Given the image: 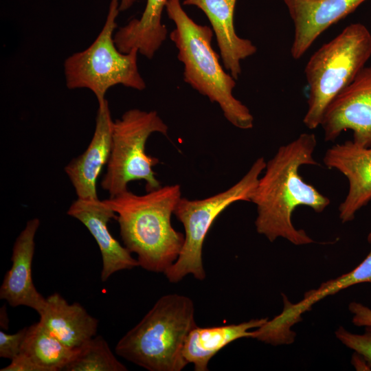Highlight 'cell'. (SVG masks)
Here are the masks:
<instances>
[{
    "mask_svg": "<svg viewBox=\"0 0 371 371\" xmlns=\"http://www.w3.org/2000/svg\"><path fill=\"white\" fill-rule=\"evenodd\" d=\"M324 165L344 175L348 191L339 206L342 223L352 221L357 212L371 202V147L348 140L330 147L323 157Z\"/></svg>",
    "mask_w": 371,
    "mask_h": 371,
    "instance_id": "8fae6325",
    "label": "cell"
},
{
    "mask_svg": "<svg viewBox=\"0 0 371 371\" xmlns=\"http://www.w3.org/2000/svg\"><path fill=\"white\" fill-rule=\"evenodd\" d=\"M27 330L25 327L13 334L0 330V357L11 360L20 353Z\"/></svg>",
    "mask_w": 371,
    "mask_h": 371,
    "instance_id": "603a6c76",
    "label": "cell"
},
{
    "mask_svg": "<svg viewBox=\"0 0 371 371\" xmlns=\"http://www.w3.org/2000/svg\"><path fill=\"white\" fill-rule=\"evenodd\" d=\"M352 313V322L357 326H371V308L359 302H352L348 306Z\"/></svg>",
    "mask_w": 371,
    "mask_h": 371,
    "instance_id": "d4e9b609",
    "label": "cell"
},
{
    "mask_svg": "<svg viewBox=\"0 0 371 371\" xmlns=\"http://www.w3.org/2000/svg\"><path fill=\"white\" fill-rule=\"evenodd\" d=\"M120 0H111L104 24L94 41L85 49L67 57L63 63L69 89H87L97 98L98 106L108 90L115 85L144 90L146 85L137 66V49L121 52L114 41Z\"/></svg>",
    "mask_w": 371,
    "mask_h": 371,
    "instance_id": "8992f818",
    "label": "cell"
},
{
    "mask_svg": "<svg viewBox=\"0 0 371 371\" xmlns=\"http://www.w3.org/2000/svg\"><path fill=\"white\" fill-rule=\"evenodd\" d=\"M168 0H147L139 19L130 20L114 34L117 49L128 53L136 48L148 59L155 56L165 41L168 31L161 22V16Z\"/></svg>",
    "mask_w": 371,
    "mask_h": 371,
    "instance_id": "d6986e66",
    "label": "cell"
},
{
    "mask_svg": "<svg viewBox=\"0 0 371 371\" xmlns=\"http://www.w3.org/2000/svg\"><path fill=\"white\" fill-rule=\"evenodd\" d=\"M67 213L81 222L97 243L102 256V282L106 281L117 271L139 266L137 260L111 234L108 223L111 218H116V214L105 200L78 198Z\"/></svg>",
    "mask_w": 371,
    "mask_h": 371,
    "instance_id": "7c38bea8",
    "label": "cell"
},
{
    "mask_svg": "<svg viewBox=\"0 0 371 371\" xmlns=\"http://www.w3.org/2000/svg\"><path fill=\"white\" fill-rule=\"evenodd\" d=\"M39 225L38 218L29 220L16 238L11 257L12 266L1 285L0 298L12 307L25 306L41 315L46 304V297L36 289L32 273L34 238Z\"/></svg>",
    "mask_w": 371,
    "mask_h": 371,
    "instance_id": "5bb4252c",
    "label": "cell"
},
{
    "mask_svg": "<svg viewBox=\"0 0 371 371\" xmlns=\"http://www.w3.org/2000/svg\"><path fill=\"white\" fill-rule=\"evenodd\" d=\"M136 1V0H120V10L125 11L129 9Z\"/></svg>",
    "mask_w": 371,
    "mask_h": 371,
    "instance_id": "484cf974",
    "label": "cell"
},
{
    "mask_svg": "<svg viewBox=\"0 0 371 371\" xmlns=\"http://www.w3.org/2000/svg\"><path fill=\"white\" fill-rule=\"evenodd\" d=\"M166 10L175 28L170 38L183 65V80L194 89L218 104L226 120L235 127L247 130L254 126L249 109L236 99L232 91L235 79L219 62L212 46L213 30L194 22L182 8L181 0H168Z\"/></svg>",
    "mask_w": 371,
    "mask_h": 371,
    "instance_id": "3957f363",
    "label": "cell"
},
{
    "mask_svg": "<svg viewBox=\"0 0 371 371\" xmlns=\"http://www.w3.org/2000/svg\"><path fill=\"white\" fill-rule=\"evenodd\" d=\"M336 337L346 347L361 355L371 367V326H366L363 334H355L340 326Z\"/></svg>",
    "mask_w": 371,
    "mask_h": 371,
    "instance_id": "7402d4cb",
    "label": "cell"
},
{
    "mask_svg": "<svg viewBox=\"0 0 371 371\" xmlns=\"http://www.w3.org/2000/svg\"><path fill=\"white\" fill-rule=\"evenodd\" d=\"M1 371H44V369L26 355L20 352L11 359L10 363Z\"/></svg>",
    "mask_w": 371,
    "mask_h": 371,
    "instance_id": "cb8c5ba5",
    "label": "cell"
},
{
    "mask_svg": "<svg viewBox=\"0 0 371 371\" xmlns=\"http://www.w3.org/2000/svg\"><path fill=\"white\" fill-rule=\"evenodd\" d=\"M266 163L264 157L258 158L237 183L213 196L195 200L181 198L174 214L183 226L185 240L178 258L164 273L169 282H179L188 275L199 280L205 279L203 247L209 230L230 205L240 201H251Z\"/></svg>",
    "mask_w": 371,
    "mask_h": 371,
    "instance_id": "52a82bcc",
    "label": "cell"
},
{
    "mask_svg": "<svg viewBox=\"0 0 371 371\" xmlns=\"http://www.w3.org/2000/svg\"><path fill=\"white\" fill-rule=\"evenodd\" d=\"M326 142L350 130L353 142L371 147V67H365L329 104L321 124Z\"/></svg>",
    "mask_w": 371,
    "mask_h": 371,
    "instance_id": "9c48e42d",
    "label": "cell"
},
{
    "mask_svg": "<svg viewBox=\"0 0 371 371\" xmlns=\"http://www.w3.org/2000/svg\"><path fill=\"white\" fill-rule=\"evenodd\" d=\"M371 56V32L362 23L349 24L309 58L304 69L309 87L303 123L321 124L332 100L356 78Z\"/></svg>",
    "mask_w": 371,
    "mask_h": 371,
    "instance_id": "5b68a950",
    "label": "cell"
},
{
    "mask_svg": "<svg viewBox=\"0 0 371 371\" xmlns=\"http://www.w3.org/2000/svg\"><path fill=\"white\" fill-rule=\"evenodd\" d=\"M39 322L68 347L76 349L96 335L98 320L79 303L69 304L60 294L46 297Z\"/></svg>",
    "mask_w": 371,
    "mask_h": 371,
    "instance_id": "e0dca14e",
    "label": "cell"
},
{
    "mask_svg": "<svg viewBox=\"0 0 371 371\" xmlns=\"http://www.w3.org/2000/svg\"><path fill=\"white\" fill-rule=\"evenodd\" d=\"M237 0H184L183 5H194L207 17L216 36L223 64L237 80L241 74L240 63L254 54L257 48L253 43L238 36L234 23Z\"/></svg>",
    "mask_w": 371,
    "mask_h": 371,
    "instance_id": "2e32d148",
    "label": "cell"
},
{
    "mask_svg": "<svg viewBox=\"0 0 371 371\" xmlns=\"http://www.w3.org/2000/svg\"><path fill=\"white\" fill-rule=\"evenodd\" d=\"M267 318L252 319L240 324L210 327L196 326L189 333L183 350L188 363L195 371L208 370L210 359L223 348L242 338H252L253 330L264 324Z\"/></svg>",
    "mask_w": 371,
    "mask_h": 371,
    "instance_id": "ac0fdd59",
    "label": "cell"
},
{
    "mask_svg": "<svg viewBox=\"0 0 371 371\" xmlns=\"http://www.w3.org/2000/svg\"><path fill=\"white\" fill-rule=\"evenodd\" d=\"M196 326L190 297L164 295L117 341L115 354L149 371H181L188 365L184 344Z\"/></svg>",
    "mask_w": 371,
    "mask_h": 371,
    "instance_id": "277c9868",
    "label": "cell"
},
{
    "mask_svg": "<svg viewBox=\"0 0 371 371\" xmlns=\"http://www.w3.org/2000/svg\"><path fill=\"white\" fill-rule=\"evenodd\" d=\"M371 244V232L368 235ZM360 283L371 284V249L364 260L350 271L335 279L323 282L319 287L305 293L304 298L294 304L283 297L284 307L279 315L254 330L253 339L273 346L291 344L295 333L293 325L302 320V315L322 299L336 294L340 291Z\"/></svg>",
    "mask_w": 371,
    "mask_h": 371,
    "instance_id": "30bf717a",
    "label": "cell"
},
{
    "mask_svg": "<svg viewBox=\"0 0 371 371\" xmlns=\"http://www.w3.org/2000/svg\"><path fill=\"white\" fill-rule=\"evenodd\" d=\"M128 369L115 357L108 342L95 335L77 348L66 371H126Z\"/></svg>",
    "mask_w": 371,
    "mask_h": 371,
    "instance_id": "44dd1931",
    "label": "cell"
},
{
    "mask_svg": "<svg viewBox=\"0 0 371 371\" xmlns=\"http://www.w3.org/2000/svg\"><path fill=\"white\" fill-rule=\"evenodd\" d=\"M316 146L315 134L302 133L280 146L266 163L251 202L256 206V231L270 242L278 238L295 245L314 242L304 230L295 227L292 215L300 206L321 213L330 203L327 196L306 183L300 174L302 166L319 165L313 156Z\"/></svg>",
    "mask_w": 371,
    "mask_h": 371,
    "instance_id": "6da1fadb",
    "label": "cell"
},
{
    "mask_svg": "<svg viewBox=\"0 0 371 371\" xmlns=\"http://www.w3.org/2000/svg\"><path fill=\"white\" fill-rule=\"evenodd\" d=\"M113 122L106 100L98 106L94 133L87 149L65 167L78 199H98L97 181L110 157Z\"/></svg>",
    "mask_w": 371,
    "mask_h": 371,
    "instance_id": "9a60e30c",
    "label": "cell"
},
{
    "mask_svg": "<svg viewBox=\"0 0 371 371\" xmlns=\"http://www.w3.org/2000/svg\"><path fill=\"white\" fill-rule=\"evenodd\" d=\"M181 198V186L174 184L142 195L127 190L104 199L116 214L124 246L146 271L164 273L181 253L185 236L171 223Z\"/></svg>",
    "mask_w": 371,
    "mask_h": 371,
    "instance_id": "7a4b0ae2",
    "label": "cell"
},
{
    "mask_svg": "<svg viewBox=\"0 0 371 371\" xmlns=\"http://www.w3.org/2000/svg\"><path fill=\"white\" fill-rule=\"evenodd\" d=\"M168 127L155 111L131 109L113 120L111 155L101 187L113 197L127 190L133 181L146 182V192L161 186L153 168L157 157L146 153V144L154 133L167 135Z\"/></svg>",
    "mask_w": 371,
    "mask_h": 371,
    "instance_id": "ba28073f",
    "label": "cell"
},
{
    "mask_svg": "<svg viewBox=\"0 0 371 371\" xmlns=\"http://www.w3.org/2000/svg\"><path fill=\"white\" fill-rule=\"evenodd\" d=\"M293 22L291 54L300 58L333 24L354 12L366 0H281Z\"/></svg>",
    "mask_w": 371,
    "mask_h": 371,
    "instance_id": "4fadbf2b",
    "label": "cell"
},
{
    "mask_svg": "<svg viewBox=\"0 0 371 371\" xmlns=\"http://www.w3.org/2000/svg\"><path fill=\"white\" fill-rule=\"evenodd\" d=\"M76 350L64 344L38 322L27 327L20 352L30 357L44 371H59L65 370Z\"/></svg>",
    "mask_w": 371,
    "mask_h": 371,
    "instance_id": "ffe728a7",
    "label": "cell"
}]
</instances>
